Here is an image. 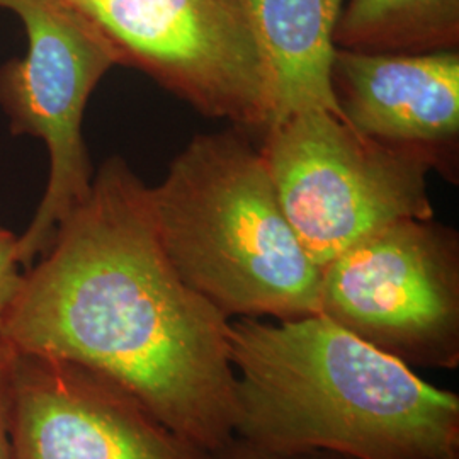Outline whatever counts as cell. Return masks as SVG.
<instances>
[{
    "label": "cell",
    "mask_w": 459,
    "mask_h": 459,
    "mask_svg": "<svg viewBox=\"0 0 459 459\" xmlns=\"http://www.w3.org/2000/svg\"><path fill=\"white\" fill-rule=\"evenodd\" d=\"M269 68L276 113L271 125L322 108L345 121L332 89L333 34L345 0H240Z\"/></svg>",
    "instance_id": "cell-10"
},
{
    "label": "cell",
    "mask_w": 459,
    "mask_h": 459,
    "mask_svg": "<svg viewBox=\"0 0 459 459\" xmlns=\"http://www.w3.org/2000/svg\"><path fill=\"white\" fill-rule=\"evenodd\" d=\"M21 21L28 49L0 68V109L11 132L48 148L49 176L17 255L30 267L45 254L58 225L89 195L94 170L82 123L91 94L121 53L94 19L66 0H0Z\"/></svg>",
    "instance_id": "cell-5"
},
{
    "label": "cell",
    "mask_w": 459,
    "mask_h": 459,
    "mask_svg": "<svg viewBox=\"0 0 459 459\" xmlns=\"http://www.w3.org/2000/svg\"><path fill=\"white\" fill-rule=\"evenodd\" d=\"M233 436L352 459H459V396L322 313L230 320Z\"/></svg>",
    "instance_id": "cell-2"
},
{
    "label": "cell",
    "mask_w": 459,
    "mask_h": 459,
    "mask_svg": "<svg viewBox=\"0 0 459 459\" xmlns=\"http://www.w3.org/2000/svg\"><path fill=\"white\" fill-rule=\"evenodd\" d=\"M281 206L320 269L398 220H430L424 155L364 136L327 109L284 116L261 148Z\"/></svg>",
    "instance_id": "cell-4"
},
{
    "label": "cell",
    "mask_w": 459,
    "mask_h": 459,
    "mask_svg": "<svg viewBox=\"0 0 459 459\" xmlns=\"http://www.w3.org/2000/svg\"><path fill=\"white\" fill-rule=\"evenodd\" d=\"M13 459H214L132 392L81 364L16 352Z\"/></svg>",
    "instance_id": "cell-8"
},
{
    "label": "cell",
    "mask_w": 459,
    "mask_h": 459,
    "mask_svg": "<svg viewBox=\"0 0 459 459\" xmlns=\"http://www.w3.org/2000/svg\"><path fill=\"white\" fill-rule=\"evenodd\" d=\"M21 265L17 235L0 225V342H4L5 324L22 286L24 273H21Z\"/></svg>",
    "instance_id": "cell-12"
},
{
    "label": "cell",
    "mask_w": 459,
    "mask_h": 459,
    "mask_svg": "<svg viewBox=\"0 0 459 459\" xmlns=\"http://www.w3.org/2000/svg\"><path fill=\"white\" fill-rule=\"evenodd\" d=\"M229 330L230 318L167 259L150 187L111 157L24 273L4 341L115 379L165 426L216 453L235 426Z\"/></svg>",
    "instance_id": "cell-1"
},
{
    "label": "cell",
    "mask_w": 459,
    "mask_h": 459,
    "mask_svg": "<svg viewBox=\"0 0 459 459\" xmlns=\"http://www.w3.org/2000/svg\"><path fill=\"white\" fill-rule=\"evenodd\" d=\"M150 204L182 282L230 320L320 310L322 269L290 225L263 152L240 133L196 136L150 187Z\"/></svg>",
    "instance_id": "cell-3"
},
{
    "label": "cell",
    "mask_w": 459,
    "mask_h": 459,
    "mask_svg": "<svg viewBox=\"0 0 459 459\" xmlns=\"http://www.w3.org/2000/svg\"><path fill=\"white\" fill-rule=\"evenodd\" d=\"M16 351L0 342V459H13L11 449V398Z\"/></svg>",
    "instance_id": "cell-14"
},
{
    "label": "cell",
    "mask_w": 459,
    "mask_h": 459,
    "mask_svg": "<svg viewBox=\"0 0 459 459\" xmlns=\"http://www.w3.org/2000/svg\"><path fill=\"white\" fill-rule=\"evenodd\" d=\"M332 89L345 123L424 155L453 174L459 140V49L364 53L335 48Z\"/></svg>",
    "instance_id": "cell-9"
},
{
    "label": "cell",
    "mask_w": 459,
    "mask_h": 459,
    "mask_svg": "<svg viewBox=\"0 0 459 459\" xmlns=\"http://www.w3.org/2000/svg\"><path fill=\"white\" fill-rule=\"evenodd\" d=\"M214 459H352L330 451H276L244 441L233 436L221 449L213 453Z\"/></svg>",
    "instance_id": "cell-13"
},
{
    "label": "cell",
    "mask_w": 459,
    "mask_h": 459,
    "mask_svg": "<svg viewBox=\"0 0 459 459\" xmlns=\"http://www.w3.org/2000/svg\"><path fill=\"white\" fill-rule=\"evenodd\" d=\"M335 48L432 53L459 48V0H345Z\"/></svg>",
    "instance_id": "cell-11"
},
{
    "label": "cell",
    "mask_w": 459,
    "mask_h": 459,
    "mask_svg": "<svg viewBox=\"0 0 459 459\" xmlns=\"http://www.w3.org/2000/svg\"><path fill=\"white\" fill-rule=\"evenodd\" d=\"M318 313L411 368H458V233L407 218L362 237L322 267Z\"/></svg>",
    "instance_id": "cell-6"
},
{
    "label": "cell",
    "mask_w": 459,
    "mask_h": 459,
    "mask_svg": "<svg viewBox=\"0 0 459 459\" xmlns=\"http://www.w3.org/2000/svg\"><path fill=\"white\" fill-rule=\"evenodd\" d=\"M108 34L123 65L143 70L201 115L267 130L269 68L240 0H66Z\"/></svg>",
    "instance_id": "cell-7"
}]
</instances>
